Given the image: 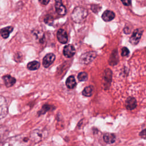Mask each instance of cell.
Here are the masks:
<instances>
[{
    "mask_svg": "<svg viewBox=\"0 0 146 146\" xmlns=\"http://www.w3.org/2000/svg\"><path fill=\"white\" fill-rule=\"evenodd\" d=\"M119 60V58L117 55V51L116 50H115L113 51L112 53L111 54L110 58H109V64L111 66H114L116 65Z\"/></svg>",
    "mask_w": 146,
    "mask_h": 146,
    "instance_id": "9a60e30c",
    "label": "cell"
},
{
    "mask_svg": "<svg viewBox=\"0 0 146 146\" xmlns=\"http://www.w3.org/2000/svg\"><path fill=\"white\" fill-rule=\"evenodd\" d=\"M103 79L104 86L105 87V89L107 90L106 87H108V88H109L112 80V71L110 69L107 68L104 70Z\"/></svg>",
    "mask_w": 146,
    "mask_h": 146,
    "instance_id": "277c9868",
    "label": "cell"
},
{
    "mask_svg": "<svg viewBox=\"0 0 146 146\" xmlns=\"http://www.w3.org/2000/svg\"><path fill=\"white\" fill-rule=\"evenodd\" d=\"M121 1L125 6H129L131 4V0H121Z\"/></svg>",
    "mask_w": 146,
    "mask_h": 146,
    "instance_id": "4316f807",
    "label": "cell"
},
{
    "mask_svg": "<svg viewBox=\"0 0 146 146\" xmlns=\"http://www.w3.org/2000/svg\"><path fill=\"white\" fill-rule=\"evenodd\" d=\"M139 136L143 138V139H146V129L141 131L140 133H139Z\"/></svg>",
    "mask_w": 146,
    "mask_h": 146,
    "instance_id": "484cf974",
    "label": "cell"
},
{
    "mask_svg": "<svg viewBox=\"0 0 146 146\" xmlns=\"http://www.w3.org/2000/svg\"><path fill=\"white\" fill-rule=\"evenodd\" d=\"M82 94L84 96H87V97L91 96L93 94V88H92V87L91 86L86 87L83 89Z\"/></svg>",
    "mask_w": 146,
    "mask_h": 146,
    "instance_id": "ac0fdd59",
    "label": "cell"
},
{
    "mask_svg": "<svg viewBox=\"0 0 146 146\" xmlns=\"http://www.w3.org/2000/svg\"><path fill=\"white\" fill-rule=\"evenodd\" d=\"M91 9L94 13H98L102 9L101 6L97 4H92L91 6Z\"/></svg>",
    "mask_w": 146,
    "mask_h": 146,
    "instance_id": "7402d4cb",
    "label": "cell"
},
{
    "mask_svg": "<svg viewBox=\"0 0 146 146\" xmlns=\"http://www.w3.org/2000/svg\"><path fill=\"white\" fill-rule=\"evenodd\" d=\"M66 85L69 89L74 88L76 86V80L73 75H71L67 78L66 81Z\"/></svg>",
    "mask_w": 146,
    "mask_h": 146,
    "instance_id": "5bb4252c",
    "label": "cell"
},
{
    "mask_svg": "<svg viewBox=\"0 0 146 146\" xmlns=\"http://www.w3.org/2000/svg\"><path fill=\"white\" fill-rule=\"evenodd\" d=\"M55 8L56 12L60 15L66 14L67 10L66 7L63 5L62 0H55Z\"/></svg>",
    "mask_w": 146,
    "mask_h": 146,
    "instance_id": "52a82bcc",
    "label": "cell"
},
{
    "mask_svg": "<svg viewBox=\"0 0 146 146\" xmlns=\"http://www.w3.org/2000/svg\"><path fill=\"white\" fill-rule=\"evenodd\" d=\"M40 63L36 60H33L28 63L27 64V68L31 71H34L38 70L40 67Z\"/></svg>",
    "mask_w": 146,
    "mask_h": 146,
    "instance_id": "e0dca14e",
    "label": "cell"
},
{
    "mask_svg": "<svg viewBox=\"0 0 146 146\" xmlns=\"http://www.w3.org/2000/svg\"><path fill=\"white\" fill-rule=\"evenodd\" d=\"M78 79L80 82L86 81L88 79V74L86 72H80L78 75Z\"/></svg>",
    "mask_w": 146,
    "mask_h": 146,
    "instance_id": "44dd1931",
    "label": "cell"
},
{
    "mask_svg": "<svg viewBox=\"0 0 146 146\" xmlns=\"http://www.w3.org/2000/svg\"><path fill=\"white\" fill-rule=\"evenodd\" d=\"M129 54V51L128 50V48L126 47H124L121 48V55L122 56H128V54Z\"/></svg>",
    "mask_w": 146,
    "mask_h": 146,
    "instance_id": "d4e9b609",
    "label": "cell"
},
{
    "mask_svg": "<svg viewBox=\"0 0 146 146\" xmlns=\"http://www.w3.org/2000/svg\"><path fill=\"white\" fill-rule=\"evenodd\" d=\"M44 22L47 24H48V25H51L52 23H53V18L50 15H47L45 18H44Z\"/></svg>",
    "mask_w": 146,
    "mask_h": 146,
    "instance_id": "cb8c5ba5",
    "label": "cell"
},
{
    "mask_svg": "<svg viewBox=\"0 0 146 146\" xmlns=\"http://www.w3.org/2000/svg\"><path fill=\"white\" fill-rule=\"evenodd\" d=\"M56 36L58 41L62 44H65L68 41V35L67 33L63 29H60L58 30Z\"/></svg>",
    "mask_w": 146,
    "mask_h": 146,
    "instance_id": "ba28073f",
    "label": "cell"
},
{
    "mask_svg": "<svg viewBox=\"0 0 146 146\" xmlns=\"http://www.w3.org/2000/svg\"><path fill=\"white\" fill-rule=\"evenodd\" d=\"M13 27L12 26H7L1 30V35L4 39H6L9 36L10 34L13 31Z\"/></svg>",
    "mask_w": 146,
    "mask_h": 146,
    "instance_id": "2e32d148",
    "label": "cell"
},
{
    "mask_svg": "<svg viewBox=\"0 0 146 146\" xmlns=\"http://www.w3.org/2000/svg\"><path fill=\"white\" fill-rule=\"evenodd\" d=\"M7 107L6 104H3V102L1 100V118L5 117L7 113Z\"/></svg>",
    "mask_w": 146,
    "mask_h": 146,
    "instance_id": "d6986e66",
    "label": "cell"
},
{
    "mask_svg": "<svg viewBox=\"0 0 146 146\" xmlns=\"http://www.w3.org/2000/svg\"><path fill=\"white\" fill-rule=\"evenodd\" d=\"M103 140L107 144H112L115 141L116 136L112 133H105L103 135Z\"/></svg>",
    "mask_w": 146,
    "mask_h": 146,
    "instance_id": "4fadbf2b",
    "label": "cell"
},
{
    "mask_svg": "<svg viewBox=\"0 0 146 146\" xmlns=\"http://www.w3.org/2000/svg\"><path fill=\"white\" fill-rule=\"evenodd\" d=\"M42 138V132L39 129H34L30 133V139L34 143L39 142Z\"/></svg>",
    "mask_w": 146,
    "mask_h": 146,
    "instance_id": "9c48e42d",
    "label": "cell"
},
{
    "mask_svg": "<svg viewBox=\"0 0 146 146\" xmlns=\"http://www.w3.org/2000/svg\"><path fill=\"white\" fill-rule=\"evenodd\" d=\"M5 85L6 87L13 86L16 82V79L10 75H6L2 77Z\"/></svg>",
    "mask_w": 146,
    "mask_h": 146,
    "instance_id": "8fae6325",
    "label": "cell"
},
{
    "mask_svg": "<svg viewBox=\"0 0 146 146\" xmlns=\"http://www.w3.org/2000/svg\"><path fill=\"white\" fill-rule=\"evenodd\" d=\"M50 108H51V106L49 104H44L42 106L40 110L38 112V116L44 115L45 113H46L47 111H48L50 110Z\"/></svg>",
    "mask_w": 146,
    "mask_h": 146,
    "instance_id": "ffe728a7",
    "label": "cell"
},
{
    "mask_svg": "<svg viewBox=\"0 0 146 146\" xmlns=\"http://www.w3.org/2000/svg\"><path fill=\"white\" fill-rule=\"evenodd\" d=\"M55 55L53 53L46 54L42 60V64L44 68H48L55 60Z\"/></svg>",
    "mask_w": 146,
    "mask_h": 146,
    "instance_id": "5b68a950",
    "label": "cell"
},
{
    "mask_svg": "<svg viewBox=\"0 0 146 146\" xmlns=\"http://www.w3.org/2000/svg\"><path fill=\"white\" fill-rule=\"evenodd\" d=\"M76 50L74 46L72 44H67L63 48V54L66 58H70L72 57L75 54Z\"/></svg>",
    "mask_w": 146,
    "mask_h": 146,
    "instance_id": "8992f818",
    "label": "cell"
},
{
    "mask_svg": "<svg viewBox=\"0 0 146 146\" xmlns=\"http://www.w3.org/2000/svg\"><path fill=\"white\" fill-rule=\"evenodd\" d=\"M143 32V30L142 29H137L135 30L129 39V42L132 45H136L139 43L142 36Z\"/></svg>",
    "mask_w": 146,
    "mask_h": 146,
    "instance_id": "3957f363",
    "label": "cell"
},
{
    "mask_svg": "<svg viewBox=\"0 0 146 146\" xmlns=\"http://www.w3.org/2000/svg\"><path fill=\"white\" fill-rule=\"evenodd\" d=\"M125 107L128 110H132L136 107L137 102L136 99L131 96L128 97L125 100Z\"/></svg>",
    "mask_w": 146,
    "mask_h": 146,
    "instance_id": "30bf717a",
    "label": "cell"
},
{
    "mask_svg": "<svg viewBox=\"0 0 146 146\" xmlns=\"http://www.w3.org/2000/svg\"><path fill=\"white\" fill-rule=\"evenodd\" d=\"M88 14V10L83 7H76L71 14V18L74 22L77 23L83 22Z\"/></svg>",
    "mask_w": 146,
    "mask_h": 146,
    "instance_id": "6da1fadb",
    "label": "cell"
},
{
    "mask_svg": "<svg viewBox=\"0 0 146 146\" xmlns=\"http://www.w3.org/2000/svg\"><path fill=\"white\" fill-rule=\"evenodd\" d=\"M96 56V52L95 51H87L83 54L80 57L79 61L82 64H88L92 62Z\"/></svg>",
    "mask_w": 146,
    "mask_h": 146,
    "instance_id": "7a4b0ae2",
    "label": "cell"
},
{
    "mask_svg": "<svg viewBox=\"0 0 146 146\" xmlns=\"http://www.w3.org/2000/svg\"><path fill=\"white\" fill-rule=\"evenodd\" d=\"M115 14L111 10H107L103 12L102 15V19L105 22H110L114 19Z\"/></svg>",
    "mask_w": 146,
    "mask_h": 146,
    "instance_id": "7c38bea8",
    "label": "cell"
},
{
    "mask_svg": "<svg viewBox=\"0 0 146 146\" xmlns=\"http://www.w3.org/2000/svg\"><path fill=\"white\" fill-rule=\"evenodd\" d=\"M14 60L17 62H21L22 60V54L20 52H18L14 55Z\"/></svg>",
    "mask_w": 146,
    "mask_h": 146,
    "instance_id": "603a6c76",
    "label": "cell"
},
{
    "mask_svg": "<svg viewBox=\"0 0 146 146\" xmlns=\"http://www.w3.org/2000/svg\"><path fill=\"white\" fill-rule=\"evenodd\" d=\"M130 30L129 29V28L128 27H125L124 29V33H125V34H129V33H130Z\"/></svg>",
    "mask_w": 146,
    "mask_h": 146,
    "instance_id": "f1b7e54d",
    "label": "cell"
},
{
    "mask_svg": "<svg viewBox=\"0 0 146 146\" xmlns=\"http://www.w3.org/2000/svg\"><path fill=\"white\" fill-rule=\"evenodd\" d=\"M39 2L42 5H47L49 3L50 0H39Z\"/></svg>",
    "mask_w": 146,
    "mask_h": 146,
    "instance_id": "83f0119b",
    "label": "cell"
}]
</instances>
